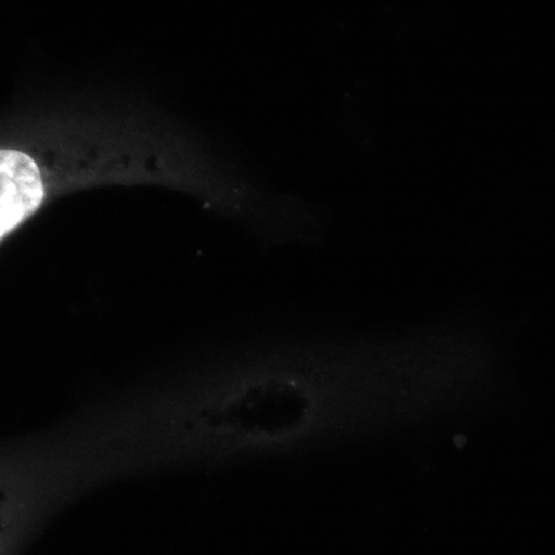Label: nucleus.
Returning <instances> with one entry per match:
<instances>
[{"instance_id":"obj_1","label":"nucleus","mask_w":555,"mask_h":555,"mask_svg":"<svg viewBox=\"0 0 555 555\" xmlns=\"http://www.w3.org/2000/svg\"><path fill=\"white\" fill-rule=\"evenodd\" d=\"M42 178L35 160L17 150L0 152V236L31 217L42 204Z\"/></svg>"}]
</instances>
